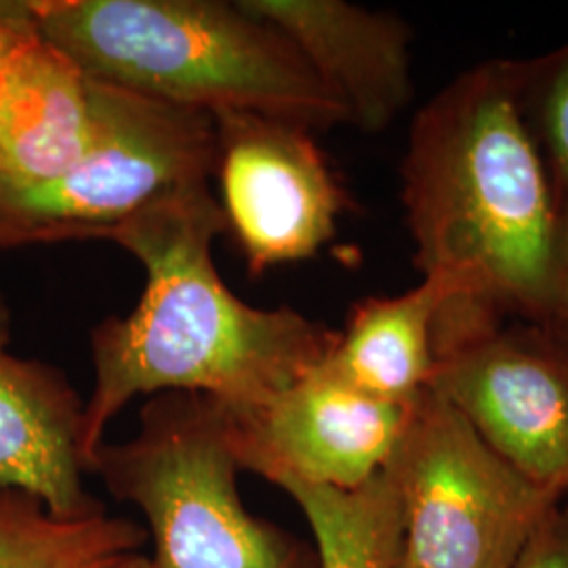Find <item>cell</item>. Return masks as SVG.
<instances>
[{
    "label": "cell",
    "mask_w": 568,
    "mask_h": 568,
    "mask_svg": "<svg viewBox=\"0 0 568 568\" xmlns=\"http://www.w3.org/2000/svg\"><path fill=\"white\" fill-rule=\"evenodd\" d=\"M91 82V135L81 159L44 183L0 180V246L105 239L164 194L215 175V119Z\"/></svg>",
    "instance_id": "5"
},
{
    "label": "cell",
    "mask_w": 568,
    "mask_h": 568,
    "mask_svg": "<svg viewBox=\"0 0 568 568\" xmlns=\"http://www.w3.org/2000/svg\"><path fill=\"white\" fill-rule=\"evenodd\" d=\"M37 32L30 0H0V58Z\"/></svg>",
    "instance_id": "19"
},
{
    "label": "cell",
    "mask_w": 568,
    "mask_h": 568,
    "mask_svg": "<svg viewBox=\"0 0 568 568\" xmlns=\"http://www.w3.org/2000/svg\"><path fill=\"white\" fill-rule=\"evenodd\" d=\"M89 568H154L150 556H143L140 549L135 551H121V554H112L105 556L100 562H95Z\"/></svg>",
    "instance_id": "20"
},
{
    "label": "cell",
    "mask_w": 568,
    "mask_h": 568,
    "mask_svg": "<svg viewBox=\"0 0 568 568\" xmlns=\"http://www.w3.org/2000/svg\"><path fill=\"white\" fill-rule=\"evenodd\" d=\"M225 232L222 204L201 183L164 194L105 236L138 260L145 284L131 314L108 316L91 331L93 389L81 440L87 471L108 426L138 396L201 394L243 413L331 352L337 331L293 307H255L230 291L213 260Z\"/></svg>",
    "instance_id": "1"
},
{
    "label": "cell",
    "mask_w": 568,
    "mask_h": 568,
    "mask_svg": "<svg viewBox=\"0 0 568 568\" xmlns=\"http://www.w3.org/2000/svg\"><path fill=\"white\" fill-rule=\"evenodd\" d=\"M447 300L445 286L432 278L400 295L366 297L354 305L323 365L371 398L415 403L436 371L434 323Z\"/></svg>",
    "instance_id": "13"
},
{
    "label": "cell",
    "mask_w": 568,
    "mask_h": 568,
    "mask_svg": "<svg viewBox=\"0 0 568 568\" xmlns=\"http://www.w3.org/2000/svg\"><path fill=\"white\" fill-rule=\"evenodd\" d=\"M145 539L140 525L105 509L68 520L28 493L0 487V568H89L142 548Z\"/></svg>",
    "instance_id": "15"
},
{
    "label": "cell",
    "mask_w": 568,
    "mask_h": 568,
    "mask_svg": "<svg viewBox=\"0 0 568 568\" xmlns=\"http://www.w3.org/2000/svg\"><path fill=\"white\" fill-rule=\"evenodd\" d=\"M537 326L568 354V201L558 203L548 305L541 325Z\"/></svg>",
    "instance_id": "17"
},
{
    "label": "cell",
    "mask_w": 568,
    "mask_h": 568,
    "mask_svg": "<svg viewBox=\"0 0 568 568\" xmlns=\"http://www.w3.org/2000/svg\"><path fill=\"white\" fill-rule=\"evenodd\" d=\"M91 82L39 30L0 58V180L44 183L81 159Z\"/></svg>",
    "instance_id": "12"
},
{
    "label": "cell",
    "mask_w": 568,
    "mask_h": 568,
    "mask_svg": "<svg viewBox=\"0 0 568 568\" xmlns=\"http://www.w3.org/2000/svg\"><path fill=\"white\" fill-rule=\"evenodd\" d=\"M89 471L142 511L154 568H318L316 551L244 508L230 417L209 396L148 398L138 432L103 443Z\"/></svg>",
    "instance_id": "4"
},
{
    "label": "cell",
    "mask_w": 568,
    "mask_h": 568,
    "mask_svg": "<svg viewBox=\"0 0 568 568\" xmlns=\"http://www.w3.org/2000/svg\"><path fill=\"white\" fill-rule=\"evenodd\" d=\"M241 2L297 47L361 131H386L410 102L413 37L398 16L344 0Z\"/></svg>",
    "instance_id": "10"
},
{
    "label": "cell",
    "mask_w": 568,
    "mask_h": 568,
    "mask_svg": "<svg viewBox=\"0 0 568 568\" xmlns=\"http://www.w3.org/2000/svg\"><path fill=\"white\" fill-rule=\"evenodd\" d=\"M284 493L304 511L318 568H398L403 518L386 471L352 490L288 483Z\"/></svg>",
    "instance_id": "14"
},
{
    "label": "cell",
    "mask_w": 568,
    "mask_h": 568,
    "mask_svg": "<svg viewBox=\"0 0 568 568\" xmlns=\"http://www.w3.org/2000/svg\"><path fill=\"white\" fill-rule=\"evenodd\" d=\"M415 265L443 307L541 325L558 196L520 105V60H488L417 112L400 166Z\"/></svg>",
    "instance_id": "2"
},
{
    "label": "cell",
    "mask_w": 568,
    "mask_h": 568,
    "mask_svg": "<svg viewBox=\"0 0 568 568\" xmlns=\"http://www.w3.org/2000/svg\"><path fill=\"white\" fill-rule=\"evenodd\" d=\"M565 499H560L544 518L511 568H568V506Z\"/></svg>",
    "instance_id": "18"
},
{
    "label": "cell",
    "mask_w": 568,
    "mask_h": 568,
    "mask_svg": "<svg viewBox=\"0 0 568 568\" xmlns=\"http://www.w3.org/2000/svg\"><path fill=\"white\" fill-rule=\"evenodd\" d=\"M434 325L429 389L530 483L568 495V354L537 325Z\"/></svg>",
    "instance_id": "7"
},
{
    "label": "cell",
    "mask_w": 568,
    "mask_h": 568,
    "mask_svg": "<svg viewBox=\"0 0 568 568\" xmlns=\"http://www.w3.org/2000/svg\"><path fill=\"white\" fill-rule=\"evenodd\" d=\"M9 337L0 297V487L32 495L58 518L100 514L82 485L84 400L60 368L16 356Z\"/></svg>",
    "instance_id": "11"
},
{
    "label": "cell",
    "mask_w": 568,
    "mask_h": 568,
    "mask_svg": "<svg viewBox=\"0 0 568 568\" xmlns=\"http://www.w3.org/2000/svg\"><path fill=\"white\" fill-rule=\"evenodd\" d=\"M413 405L371 398L321 363L264 405L227 413L232 447L241 469L278 488L352 490L387 466Z\"/></svg>",
    "instance_id": "9"
},
{
    "label": "cell",
    "mask_w": 568,
    "mask_h": 568,
    "mask_svg": "<svg viewBox=\"0 0 568 568\" xmlns=\"http://www.w3.org/2000/svg\"><path fill=\"white\" fill-rule=\"evenodd\" d=\"M215 175L227 232L260 276L314 257L337 232L347 192L314 133L257 114H220Z\"/></svg>",
    "instance_id": "8"
},
{
    "label": "cell",
    "mask_w": 568,
    "mask_h": 568,
    "mask_svg": "<svg viewBox=\"0 0 568 568\" xmlns=\"http://www.w3.org/2000/svg\"><path fill=\"white\" fill-rule=\"evenodd\" d=\"M42 39L93 81L209 116L257 114L312 133L349 124L278 28L224 0H30Z\"/></svg>",
    "instance_id": "3"
},
{
    "label": "cell",
    "mask_w": 568,
    "mask_h": 568,
    "mask_svg": "<svg viewBox=\"0 0 568 568\" xmlns=\"http://www.w3.org/2000/svg\"><path fill=\"white\" fill-rule=\"evenodd\" d=\"M384 471L403 518L398 568H511L565 499L509 466L429 387Z\"/></svg>",
    "instance_id": "6"
},
{
    "label": "cell",
    "mask_w": 568,
    "mask_h": 568,
    "mask_svg": "<svg viewBox=\"0 0 568 568\" xmlns=\"http://www.w3.org/2000/svg\"><path fill=\"white\" fill-rule=\"evenodd\" d=\"M520 105L558 203L568 201V42L548 55L520 60Z\"/></svg>",
    "instance_id": "16"
}]
</instances>
